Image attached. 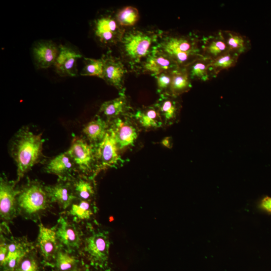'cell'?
<instances>
[{
  "label": "cell",
  "mask_w": 271,
  "mask_h": 271,
  "mask_svg": "<svg viewBox=\"0 0 271 271\" xmlns=\"http://www.w3.org/2000/svg\"><path fill=\"white\" fill-rule=\"evenodd\" d=\"M163 32L155 28L126 29L118 46L119 57L128 71L136 73L156 47Z\"/></svg>",
  "instance_id": "obj_1"
},
{
  "label": "cell",
  "mask_w": 271,
  "mask_h": 271,
  "mask_svg": "<svg viewBox=\"0 0 271 271\" xmlns=\"http://www.w3.org/2000/svg\"><path fill=\"white\" fill-rule=\"evenodd\" d=\"M202 37L192 32L180 34L164 31L156 47L179 67H186L195 60L203 57L201 49Z\"/></svg>",
  "instance_id": "obj_2"
},
{
  "label": "cell",
  "mask_w": 271,
  "mask_h": 271,
  "mask_svg": "<svg viewBox=\"0 0 271 271\" xmlns=\"http://www.w3.org/2000/svg\"><path fill=\"white\" fill-rule=\"evenodd\" d=\"M43 145L42 133H34L27 127L15 135L11 152L17 165V183L42 159Z\"/></svg>",
  "instance_id": "obj_3"
},
{
  "label": "cell",
  "mask_w": 271,
  "mask_h": 271,
  "mask_svg": "<svg viewBox=\"0 0 271 271\" xmlns=\"http://www.w3.org/2000/svg\"><path fill=\"white\" fill-rule=\"evenodd\" d=\"M45 186L37 180H29L19 189L17 197L18 215L36 221L45 214L51 204Z\"/></svg>",
  "instance_id": "obj_4"
},
{
  "label": "cell",
  "mask_w": 271,
  "mask_h": 271,
  "mask_svg": "<svg viewBox=\"0 0 271 271\" xmlns=\"http://www.w3.org/2000/svg\"><path fill=\"white\" fill-rule=\"evenodd\" d=\"M94 37L103 47L118 46L126 30L118 23L115 13L107 12L99 15L92 22Z\"/></svg>",
  "instance_id": "obj_5"
},
{
  "label": "cell",
  "mask_w": 271,
  "mask_h": 271,
  "mask_svg": "<svg viewBox=\"0 0 271 271\" xmlns=\"http://www.w3.org/2000/svg\"><path fill=\"white\" fill-rule=\"evenodd\" d=\"M95 149L94 145L88 143L84 139L75 137L66 152L73 161L77 171L84 174H88L95 167Z\"/></svg>",
  "instance_id": "obj_6"
},
{
  "label": "cell",
  "mask_w": 271,
  "mask_h": 271,
  "mask_svg": "<svg viewBox=\"0 0 271 271\" xmlns=\"http://www.w3.org/2000/svg\"><path fill=\"white\" fill-rule=\"evenodd\" d=\"M95 147V167L97 170L115 168L122 163L116 141L109 128L103 139Z\"/></svg>",
  "instance_id": "obj_7"
},
{
  "label": "cell",
  "mask_w": 271,
  "mask_h": 271,
  "mask_svg": "<svg viewBox=\"0 0 271 271\" xmlns=\"http://www.w3.org/2000/svg\"><path fill=\"white\" fill-rule=\"evenodd\" d=\"M110 241L107 233L96 231L84 240L83 251L92 262L103 265L108 259Z\"/></svg>",
  "instance_id": "obj_8"
},
{
  "label": "cell",
  "mask_w": 271,
  "mask_h": 271,
  "mask_svg": "<svg viewBox=\"0 0 271 271\" xmlns=\"http://www.w3.org/2000/svg\"><path fill=\"white\" fill-rule=\"evenodd\" d=\"M131 114L108 121L119 150L133 146L138 139L139 130Z\"/></svg>",
  "instance_id": "obj_9"
},
{
  "label": "cell",
  "mask_w": 271,
  "mask_h": 271,
  "mask_svg": "<svg viewBox=\"0 0 271 271\" xmlns=\"http://www.w3.org/2000/svg\"><path fill=\"white\" fill-rule=\"evenodd\" d=\"M101 58L104 63L103 79L116 88L119 93H124V80L128 71L121 59L113 55L110 50L103 54Z\"/></svg>",
  "instance_id": "obj_10"
},
{
  "label": "cell",
  "mask_w": 271,
  "mask_h": 271,
  "mask_svg": "<svg viewBox=\"0 0 271 271\" xmlns=\"http://www.w3.org/2000/svg\"><path fill=\"white\" fill-rule=\"evenodd\" d=\"M16 183V182L8 180L6 177L1 178L0 216L6 226L18 215L17 197L19 190L15 187Z\"/></svg>",
  "instance_id": "obj_11"
},
{
  "label": "cell",
  "mask_w": 271,
  "mask_h": 271,
  "mask_svg": "<svg viewBox=\"0 0 271 271\" xmlns=\"http://www.w3.org/2000/svg\"><path fill=\"white\" fill-rule=\"evenodd\" d=\"M54 229L60 247L73 252L79 250L82 243L81 234L74 223L60 216Z\"/></svg>",
  "instance_id": "obj_12"
},
{
  "label": "cell",
  "mask_w": 271,
  "mask_h": 271,
  "mask_svg": "<svg viewBox=\"0 0 271 271\" xmlns=\"http://www.w3.org/2000/svg\"><path fill=\"white\" fill-rule=\"evenodd\" d=\"M179 67L170 57L156 47L143 62L136 73L155 77L164 72L173 71Z\"/></svg>",
  "instance_id": "obj_13"
},
{
  "label": "cell",
  "mask_w": 271,
  "mask_h": 271,
  "mask_svg": "<svg viewBox=\"0 0 271 271\" xmlns=\"http://www.w3.org/2000/svg\"><path fill=\"white\" fill-rule=\"evenodd\" d=\"M38 226L37 244L45 265L51 266L60 246L54 228L47 227L41 223Z\"/></svg>",
  "instance_id": "obj_14"
},
{
  "label": "cell",
  "mask_w": 271,
  "mask_h": 271,
  "mask_svg": "<svg viewBox=\"0 0 271 271\" xmlns=\"http://www.w3.org/2000/svg\"><path fill=\"white\" fill-rule=\"evenodd\" d=\"M59 51V46L51 40H41L35 43L32 52L37 68L47 69L54 65Z\"/></svg>",
  "instance_id": "obj_15"
},
{
  "label": "cell",
  "mask_w": 271,
  "mask_h": 271,
  "mask_svg": "<svg viewBox=\"0 0 271 271\" xmlns=\"http://www.w3.org/2000/svg\"><path fill=\"white\" fill-rule=\"evenodd\" d=\"M51 203H56L64 210L68 209L77 198L71 181L60 180L54 185L45 186Z\"/></svg>",
  "instance_id": "obj_16"
},
{
  "label": "cell",
  "mask_w": 271,
  "mask_h": 271,
  "mask_svg": "<svg viewBox=\"0 0 271 271\" xmlns=\"http://www.w3.org/2000/svg\"><path fill=\"white\" fill-rule=\"evenodd\" d=\"M59 53L54 65L56 72L60 76H75L76 61L82 57L81 54L63 45H59Z\"/></svg>",
  "instance_id": "obj_17"
},
{
  "label": "cell",
  "mask_w": 271,
  "mask_h": 271,
  "mask_svg": "<svg viewBox=\"0 0 271 271\" xmlns=\"http://www.w3.org/2000/svg\"><path fill=\"white\" fill-rule=\"evenodd\" d=\"M46 173L54 174L60 180L71 181L77 171L76 166L67 152L51 159L45 167Z\"/></svg>",
  "instance_id": "obj_18"
},
{
  "label": "cell",
  "mask_w": 271,
  "mask_h": 271,
  "mask_svg": "<svg viewBox=\"0 0 271 271\" xmlns=\"http://www.w3.org/2000/svg\"><path fill=\"white\" fill-rule=\"evenodd\" d=\"M154 104L158 109L164 124L171 125L178 119L181 108L179 97L170 94H161Z\"/></svg>",
  "instance_id": "obj_19"
},
{
  "label": "cell",
  "mask_w": 271,
  "mask_h": 271,
  "mask_svg": "<svg viewBox=\"0 0 271 271\" xmlns=\"http://www.w3.org/2000/svg\"><path fill=\"white\" fill-rule=\"evenodd\" d=\"M119 94L118 97L103 102L100 106L99 115H102L108 122L132 112V108L125 92Z\"/></svg>",
  "instance_id": "obj_20"
},
{
  "label": "cell",
  "mask_w": 271,
  "mask_h": 271,
  "mask_svg": "<svg viewBox=\"0 0 271 271\" xmlns=\"http://www.w3.org/2000/svg\"><path fill=\"white\" fill-rule=\"evenodd\" d=\"M7 240L8 255L1 268L2 271H15L22 258L33 247L26 239L13 238Z\"/></svg>",
  "instance_id": "obj_21"
},
{
  "label": "cell",
  "mask_w": 271,
  "mask_h": 271,
  "mask_svg": "<svg viewBox=\"0 0 271 271\" xmlns=\"http://www.w3.org/2000/svg\"><path fill=\"white\" fill-rule=\"evenodd\" d=\"M201 49L202 56L211 60L229 51L221 30L203 36Z\"/></svg>",
  "instance_id": "obj_22"
},
{
  "label": "cell",
  "mask_w": 271,
  "mask_h": 271,
  "mask_svg": "<svg viewBox=\"0 0 271 271\" xmlns=\"http://www.w3.org/2000/svg\"><path fill=\"white\" fill-rule=\"evenodd\" d=\"M131 117L145 129H156L163 126L162 118L154 104L138 108Z\"/></svg>",
  "instance_id": "obj_23"
},
{
  "label": "cell",
  "mask_w": 271,
  "mask_h": 271,
  "mask_svg": "<svg viewBox=\"0 0 271 271\" xmlns=\"http://www.w3.org/2000/svg\"><path fill=\"white\" fill-rule=\"evenodd\" d=\"M108 122L101 115L97 114L84 126L82 132L90 144L96 146L104 138L109 128Z\"/></svg>",
  "instance_id": "obj_24"
},
{
  "label": "cell",
  "mask_w": 271,
  "mask_h": 271,
  "mask_svg": "<svg viewBox=\"0 0 271 271\" xmlns=\"http://www.w3.org/2000/svg\"><path fill=\"white\" fill-rule=\"evenodd\" d=\"M75 253L60 247L51 265L54 271H73L82 266Z\"/></svg>",
  "instance_id": "obj_25"
},
{
  "label": "cell",
  "mask_w": 271,
  "mask_h": 271,
  "mask_svg": "<svg viewBox=\"0 0 271 271\" xmlns=\"http://www.w3.org/2000/svg\"><path fill=\"white\" fill-rule=\"evenodd\" d=\"M192 87L186 67H179L173 72L170 94L179 97L190 90Z\"/></svg>",
  "instance_id": "obj_26"
},
{
  "label": "cell",
  "mask_w": 271,
  "mask_h": 271,
  "mask_svg": "<svg viewBox=\"0 0 271 271\" xmlns=\"http://www.w3.org/2000/svg\"><path fill=\"white\" fill-rule=\"evenodd\" d=\"M221 32L229 51L240 56L250 49V41L246 36L229 30H221Z\"/></svg>",
  "instance_id": "obj_27"
},
{
  "label": "cell",
  "mask_w": 271,
  "mask_h": 271,
  "mask_svg": "<svg viewBox=\"0 0 271 271\" xmlns=\"http://www.w3.org/2000/svg\"><path fill=\"white\" fill-rule=\"evenodd\" d=\"M210 62L211 60L202 57L186 67L192 81L206 82L213 78L209 70Z\"/></svg>",
  "instance_id": "obj_28"
},
{
  "label": "cell",
  "mask_w": 271,
  "mask_h": 271,
  "mask_svg": "<svg viewBox=\"0 0 271 271\" xmlns=\"http://www.w3.org/2000/svg\"><path fill=\"white\" fill-rule=\"evenodd\" d=\"M239 57L238 54L228 51L215 59L211 60L209 70L212 78L217 77L221 71L234 67L236 64Z\"/></svg>",
  "instance_id": "obj_29"
},
{
  "label": "cell",
  "mask_w": 271,
  "mask_h": 271,
  "mask_svg": "<svg viewBox=\"0 0 271 271\" xmlns=\"http://www.w3.org/2000/svg\"><path fill=\"white\" fill-rule=\"evenodd\" d=\"M115 17L119 25L127 29L134 27L139 20L140 15L136 7L128 6L115 12Z\"/></svg>",
  "instance_id": "obj_30"
},
{
  "label": "cell",
  "mask_w": 271,
  "mask_h": 271,
  "mask_svg": "<svg viewBox=\"0 0 271 271\" xmlns=\"http://www.w3.org/2000/svg\"><path fill=\"white\" fill-rule=\"evenodd\" d=\"M44 265V263L32 248L22 258L15 271H43Z\"/></svg>",
  "instance_id": "obj_31"
},
{
  "label": "cell",
  "mask_w": 271,
  "mask_h": 271,
  "mask_svg": "<svg viewBox=\"0 0 271 271\" xmlns=\"http://www.w3.org/2000/svg\"><path fill=\"white\" fill-rule=\"evenodd\" d=\"M67 212L74 220L78 221L89 220L93 214L90 201L79 199L72 203Z\"/></svg>",
  "instance_id": "obj_32"
},
{
  "label": "cell",
  "mask_w": 271,
  "mask_h": 271,
  "mask_svg": "<svg viewBox=\"0 0 271 271\" xmlns=\"http://www.w3.org/2000/svg\"><path fill=\"white\" fill-rule=\"evenodd\" d=\"M75 195L78 199L90 201L95 194L93 186L86 179L79 177L71 181Z\"/></svg>",
  "instance_id": "obj_33"
},
{
  "label": "cell",
  "mask_w": 271,
  "mask_h": 271,
  "mask_svg": "<svg viewBox=\"0 0 271 271\" xmlns=\"http://www.w3.org/2000/svg\"><path fill=\"white\" fill-rule=\"evenodd\" d=\"M80 75L82 76H96L103 79L104 63L101 58L93 59L84 58V66Z\"/></svg>",
  "instance_id": "obj_34"
},
{
  "label": "cell",
  "mask_w": 271,
  "mask_h": 271,
  "mask_svg": "<svg viewBox=\"0 0 271 271\" xmlns=\"http://www.w3.org/2000/svg\"><path fill=\"white\" fill-rule=\"evenodd\" d=\"M173 71L164 72L154 77L156 80L157 90L159 95L170 94Z\"/></svg>",
  "instance_id": "obj_35"
},
{
  "label": "cell",
  "mask_w": 271,
  "mask_h": 271,
  "mask_svg": "<svg viewBox=\"0 0 271 271\" xmlns=\"http://www.w3.org/2000/svg\"><path fill=\"white\" fill-rule=\"evenodd\" d=\"M8 253V240L1 234L0 244V265L1 267L4 265Z\"/></svg>",
  "instance_id": "obj_36"
},
{
  "label": "cell",
  "mask_w": 271,
  "mask_h": 271,
  "mask_svg": "<svg viewBox=\"0 0 271 271\" xmlns=\"http://www.w3.org/2000/svg\"><path fill=\"white\" fill-rule=\"evenodd\" d=\"M259 207L268 214H271V197L265 196L262 198L259 204Z\"/></svg>",
  "instance_id": "obj_37"
},
{
  "label": "cell",
  "mask_w": 271,
  "mask_h": 271,
  "mask_svg": "<svg viewBox=\"0 0 271 271\" xmlns=\"http://www.w3.org/2000/svg\"><path fill=\"white\" fill-rule=\"evenodd\" d=\"M162 143L163 144V145H164L165 146L168 147V148H169L171 147V142H170V140L169 139V138H167V139H165L163 142H162Z\"/></svg>",
  "instance_id": "obj_38"
},
{
  "label": "cell",
  "mask_w": 271,
  "mask_h": 271,
  "mask_svg": "<svg viewBox=\"0 0 271 271\" xmlns=\"http://www.w3.org/2000/svg\"><path fill=\"white\" fill-rule=\"evenodd\" d=\"M73 271H86V269L85 267L83 266V265L81 266V267H79L78 268L73 270Z\"/></svg>",
  "instance_id": "obj_39"
}]
</instances>
